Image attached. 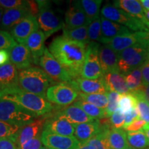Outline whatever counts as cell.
Instances as JSON below:
<instances>
[{
	"mask_svg": "<svg viewBox=\"0 0 149 149\" xmlns=\"http://www.w3.org/2000/svg\"><path fill=\"white\" fill-rule=\"evenodd\" d=\"M100 130V120L83 123L74 126V136L79 143H87Z\"/></svg>",
	"mask_w": 149,
	"mask_h": 149,
	"instance_id": "obj_26",
	"label": "cell"
},
{
	"mask_svg": "<svg viewBox=\"0 0 149 149\" xmlns=\"http://www.w3.org/2000/svg\"><path fill=\"white\" fill-rule=\"evenodd\" d=\"M17 44L10 33L5 31H0V51L8 50Z\"/></svg>",
	"mask_w": 149,
	"mask_h": 149,
	"instance_id": "obj_41",
	"label": "cell"
},
{
	"mask_svg": "<svg viewBox=\"0 0 149 149\" xmlns=\"http://www.w3.org/2000/svg\"><path fill=\"white\" fill-rule=\"evenodd\" d=\"M111 149H126L128 147L127 133L122 128H111L108 133Z\"/></svg>",
	"mask_w": 149,
	"mask_h": 149,
	"instance_id": "obj_31",
	"label": "cell"
},
{
	"mask_svg": "<svg viewBox=\"0 0 149 149\" xmlns=\"http://www.w3.org/2000/svg\"><path fill=\"white\" fill-rule=\"evenodd\" d=\"M79 92L69 83L61 82L50 86L46 98L49 102L59 106H68L77 100Z\"/></svg>",
	"mask_w": 149,
	"mask_h": 149,
	"instance_id": "obj_9",
	"label": "cell"
},
{
	"mask_svg": "<svg viewBox=\"0 0 149 149\" xmlns=\"http://www.w3.org/2000/svg\"><path fill=\"white\" fill-rule=\"evenodd\" d=\"M139 1L144 10H149V0H140Z\"/></svg>",
	"mask_w": 149,
	"mask_h": 149,
	"instance_id": "obj_52",
	"label": "cell"
},
{
	"mask_svg": "<svg viewBox=\"0 0 149 149\" xmlns=\"http://www.w3.org/2000/svg\"><path fill=\"white\" fill-rule=\"evenodd\" d=\"M39 6V13L37 19L39 25L45 35L46 38L63 29L64 20L61 17L51 8V3L48 1H37Z\"/></svg>",
	"mask_w": 149,
	"mask_h": 149,
	"instance_id": "obj_5",
	"label": "cell"
},
{
	"mask_svg": "<svg viewBox=\"0 0 149 149\" xmlns=\"http://www.w3.org/2000/svg\"><path fill=\"white\" fill-rule=\"evenodd\" d=\"M0 6L5 9H29L28 1H23V0H0Z\"/></svg>",
	"mask_w": 149,
	"mask_h": 149,
	"instance_id": "obj_42",
	"label": "cell"
},
{
	"mask_svg": "<svg viewBox=\"0 0 149 149\" xmlns=\"http://www.w3.org/2000/svg\"><path fill=\"white\" fill-rule=\"evenodd\" d=\"M149 58V37L118 53V68L125 74L140 67Z\"/></svg>",
	"mask_w": 149,
	"mask_h": 149,
	"instance_id": "obj_4",
	"label": "cell"
},
{
	"mask_svg": "<svg viewBox=\"0 0 149 149\" xmlns=\"http://www.w3.org/2000/svg\"><path fill=\"white\" fill-rule=\"evenodd\" d=\"M136 98V109L139 114V117L146 122V125H149V104L143 97L140 91L132 93Z\"/></svg>",
	"mask_w": 149,
	"mask_h": 149,
	"instance_id": "obj_36",
	"label": "cell"
},
{
	"mask_svg": "<svg viewBox=\"0 0 149 149\" xmlns=\"http://www.w3.org/2000/svg\"><path fill=\"white\" fill-rule=\"evenodd\" d=\"M3 12H4V10H3V8H1L0 6V28H1V19H2V17Z\"/></svg>",
	"mask_w": 149,
	"mask_h": 149,
	"instance_id": "obj_55",
	"label": "cell"
},
{
	"mask_svg": "<svg viewBox=\"0 0 149 149\" xmlns=\"http://www.w3.org/2000/svg\"><path fill=\"white\" fill-rule=\"evenodd\" d=\"M0 99L14 102L35 117L47 115L53 109L46 98L26 92L19 87L0 91Z\"/></svg>",
	"mask_w": 149,
	"mask_h": 149,
	"instance_id": "obj_2",
	"label": "cell"
},
{
	"mask_svg": "<svg viewBox=\"0 0 149 149\" xmlns=\"http://www.w3.org/2000/svg\"><path fill=\"white\" fill-rule=\"evenodd\" d=\"M69 84L78 92L81 91L85 94H107L108 92L102 77L88 79L80 77L72 80Z\"/></svg>",
	"mask_w": 149,
	"mask_h": 149,
	"instance_id": "obj_15",
	"label": "cell"
},
{
	"mask_svg": "<svg viewBox=\"0 0 149 149\" xmlns=\"http://www.w3.org/2000/svg\"><path fill=\"white\" fill-rule=\"evenodd\" d=\"M42 146V135L28 141L22 146L17 147V149H40Z\"/></svg>",
	"mask_w": 149,
	"mask_h": 149,
	"instance_id": "obj_44",
	"label": "cell"
},
{
	"mask_svg": "<svg viewBox=\"0 0 149 149\" xmlns=\"http://www.w3.org/2000/svg\"><path fill=\"white\" fill-rule=\"evenodd\" d=\"M102 79L107 87V91L116 92L120 95L130 93L124 75L121 73L120 70L104 73L102 76Z\"/></svg>",
	"mask_w": 149,
	"mask_h": 149,
	"instance_id": "obj_19",
	"label": "cell"
},
{
	"mask_svg": "<svg viewBox=\"0 0 149 149\" xmlns=\"http://www.w3.org/2000/svg\"><path fill=\"white\" fill-rule=\"evenodd\" d=\"M100 132L87 142L88 148L89 149H111L108 137V133L111 129L109 121L102 120V122L100 120Z\"/></svg>",
	"mask_w": 149,
	"mask_h": 149,
	"instance_id": "obj_27",
	"label": "cell"
},
{
	"mask_svg": "<svg viewBox=\"0 0 149 149\" xmlns=\"http://www.w3.org/2000/svg\"><path fill=\"white\" fill-rule=\"evenodd\" d=\"M28 3H29L31 15L37 18V15L39 13V6L37 4V1H28Z\"/></svg>",
	"mask_w": 149,
	"mask_h": 149,
	"instance_id": "obj_49",
	"label": "cell"
},
{
	"mask_svg": "<svg viewBox=\"0 0 149 149\" xmlns=\"http://www.w3.org/2000/svg\"><path fill=\"white\" fill-rule=\"evenodd\" d=\"M54 82L44 70L39 67L31 66L19 70V87L26 92L46 98V91L50 87V84Z\"/></svg>",
	"mask_w": 149,
	"mask_h": 149,
	"instance_id": "obj_3",
	"label": "cell"
},
{
	"mask_svg": "<svg viewBox=\"0 0 149 149\" xmlns=\"http://www.w3.org/2000/svg\"><path fill=\"white\" fill-rule=\"evenodd\" d=\"M99 59L103 74L109 72L119 70L118 53L107 44L100 46Z\"/></svg>",
	"mask_w": 149,
	"mask_h": 149,
	"instance_id": "obj_20",
	"label": "cell"
},
{
	"mask_svg": "<svg viewBox=\"0 0 149 149\" xmlns=\"http://www.w3.org/2000/svg\"><path fill=\"white\" fill-rule=\"evenodd\" d=\"M144 13H145V16H146V19L148 20V22H149V10H144Z\"/></svg>",
	"mask_w": 149,
	"mask_h": 149,
	"instance_id": "obj_56",
	"label": "cell"
},
{
	"mask_svg": "<svg viewBox=\"0 0 149 149\" xmlns=\"http://www.w3.org/2000/svg\"><path fill=\"white\" fill-rule=\"evenodd\" d=\"M126 149H133V148H130V147H129V146H128V148H126Z\"/></svg>",
	"mask_w": 149,
	"mask_h": 149,
	"instance_id": "obj_58",
	"label": "cell"
},
{
	"mask_svg": "<svg viewBox=\"0 0 149 149\" xmlns=\"http://www.w3.org/2000/svg\"><path fill=\"white\" fill-rule=\"evenodd\" d=\"M148 149H149V148H148Z\"/></svg>",
	"mask_w": 149,
	"mask_h": 149,
	"instance_id": "obj_59",
	"label": "cell"
},
{
	"mask_svg": "<svg viewBox=\"0 0 149 149\" xmlns=\"http://www.w3.org/2000/svg\"><path fill=\"white\" fill-rule=\"evenodd\" d=\"M102 0H79L74 1L72 4L82 10L90 22L100 17Z\"/></svg>",
	"mask_w": 149,
	"mask_h": 149,
	"instance_id": "obj_29",
	"label": "cell"
},
{
	"mask_svg": "<svg viewBox=\"0 0 149 149\" xmlns=\"http://www.w3.org/2000/svg\"><path fill=\"white\" fill-rule=\"evenodd\" d=\"M64 20L65 25L72 29L88 26L91 23L84 13L72 4L65 13Z\"/></svg>",
	"mask_w": 149,
	"mask_h": 149,
	"instance_id": "obj_28",
	"label": "cell"
},
{
	"mask_svg": "<svg viewBox=\"0 0 149 149\" xmlns=\"http://www.w3.org/2000/svg\"><path fill=\"white\" fill-rule=\"evenodd\" d=\"M73 105L77 106L80 109H82L89 117H91L93 120H100L102 119L107 118L105 110L97 107L96 106L83 101V100L77 99L73 103Z\"/></svg>",
	"mask_w": 149,
	"mask_h": 149,
	"instance_id": "obj_34",
	"label": "cell"
},
{
	"mask_svg": "<svg viewBox=\"0 0 149 149\" xmlns=\"http://www.w3.org/2000/svg\"><path fill=\"white\" fill-rule=\"evenodd\" d=\"M88 38L91 42H100L102 39V26L100 17L91 22L88 26Z\"/></svg>",
	"mask_w": 149,
	"mask_h": 149,
	"instance_id": "obj_39",
	"label": "cell"
},
{
	"mask_svg": "<svg viewBox=\"0 0 149 149\" xmlns=\"http://www.w3.org/2000/svg\"><path fill=\"white\" fill-rule=\"evenodd\" d=\"M143 130H144L145 134H146L147 138H148V141H149V125L145 126L144 128H143Z\"/></svg>",
	"mask_w": 149,
	"mask_h": 149,
	"instance_id": "obj_54",
	"label": "cell"
},
{
	"mask_svg": "<svg viewBox=\"0 0 149 149\" xmlns=\"http://www.w3.org/2000/svg\"><path fill=\"white\" fill-rule=\"evenodd\" d=\"M140 92L142 94V96L144 98V100L149 104V84L146 86L143 85L142 89H141Z\"/></svg>",
	"mask_w": 149,
	"mask_h": 149,
	"instance_id": "obj_51",
	"label": "cell"
},
{
	"mask_svg": "<svg viewBox=\"0 0 149 149\" xmlns=\"http://www.w3.org/2000/svg\"><path fill=\"white\" fill-rule=\"evenodd\" d=\"M136 108V98L132 93L120 95L118 102V109L124 114Z\"/></svg>",
	"mask_w": 149,
	"mask_h": 149,
	"instance_id": "obj_38",
	"label": "cell"
},
{
	"mask_svg": "<svg viewBox=\"0 0 149 149\" xmlns=\"http://www.w3.org/2000/svg\"><path fill=\"white\" fill-rule=\"evenodd\" d=\"M20 128L0 120V139H9L15 143Z\"/></svg>",
	"mask_w": 149,
	"mask_h": 149,
	"instance_id": "obj_37",
	"label": "cell"
},
{
	"mask_svg": "<svg viewBox=\"0 0 149 149\" xmlns=\"http://www.w3.org/2000/svg\"><path fill=\"white\" fill-rule=\"evenodd\" d=\"M17 68L10 61L0 66V91L19 87Z\"/></svg>",
	"mask_w": 149,
	"mask_h": 149,
	"instance_id": "obj_23",
	"label": "cell"
},
{
	"mask_svg": "<svg viewBox=\"0 0 149 149\" xmlns=\"http://www.w3.org/2000/svg\"><path fill=\"white\" fill-rule=\"evenodd\" d=\"M39 28L40 25L37 18L30 15L13 28L10 33L17 42L25 45L30 35L39 31Z\"/></svg>",
	"mask_w": 149,
	"mask_h": 149,
	"instance_id": "obj_11",
	"label": "cell"
},
{
	"mask_svg": "<svg viewBox=\"0 0 149 149\" xmlns=\"http://www.w3.org/2000/svg\"><path fill=\"white\" fill-rule=\"evenodd\" d=\"M0 149H17L15 143L9 139H0Z\"/></svg>",
	"mask_w": 149,
	"mask_h": 149,
	"instance_id": "obj_48",
	"label": "cell"
},
{
	"mask_svg": "<svg viewBox=\"0 0 149 149\" xmlns=\"http://www.w3.org/2000/svg\"><path fill=\"white\" fill-rule=\"evenodd\" d=\"M77 99L93 104L97 107L104 110L108 105L107 94H85V93H79Z\"/></svg>",
	"mask_w": 149,
	"mask_h": 149,
	"instance_id": "obj_35",
	"label": "cell"
},
{
	"mask_svg": "<svg viewBox=\"0 0 149 149\" xmlns=\"http://www.w3.org/2000/svg\"><path fill=\"white\" fill-rule=\"evenodd\" d=\"M39 64L48 77L53 81L54 80V81L70 83L73 80L68 71L53 57L48 48H46L44 54L40 57Z\"/></svg>",
	"mask_w": 149,
	"mask_h": 149,
	"instance_id": "obj_8",
	"label": "cell"
},
{
	"mask_svg": "<svg viewBox=\"0 0 149 149\" xmlns=\"http://www.w3.org/2000/svg\"><path fill=\"white\" fill-rule=\"evenodd\" d=\"M107 95L108 97V105L105 109V113L107 118H108L118 110V102L120 94L116 92L108 91Z\"/></svg>",
	"mask_w": 149,
	"mask_h": 149,
	"instance_id": "obj_40",
	"label": "cell"
},
{
	"mask_svg": "<svg viewBox=\"0 0 149 149\" xmlns=\"http://www.w3.org/2000/svg\"><path fill=\"white\" fill-rule=\"evenodd\" d=\"M46 39L44 33L39 30L30 35L26 42L25 45L31 53L35 64H39L40 57L44 53Z\"/></svg>",
	"mask_w": 149,
	"mask_h": 149,
	"instance_id": "obj_24",
	"label": "cell"
},
{
	"mask_svg": "<svg viewBox=\"0 0 149 149\" xmlns=\"http://www.w3.org/2000/svg\"><path fill=\"white\" fill-rule=\"evenodd\" d=\"M101 16L110 21L124 26L134 32H149V29L138 19L133 17L125 11L111 3H106L101 9Z\"/></svg>",
	"mask_w": 149,
	"mask_h": 149,
	"instance_id": "obj_6",
	"label": "cell"
},
{
	"mask_svg": "<svg viewBox=\"0 0 149 149\" xmlns=\"http://www.w3.org/2000/svg\"><path fill=\"white\" fill-rule=\"evenodd\" d=\"M87 46L83 43L60 36L53 40L48 50L74 79L81 75Z\"/></svg>",
	"mask_w": 149,
	"mask_h": 149,
	"instance_id": "obj_1",
	"label": "cell"
},
{
	"mask_svg": "<svg viewBox=\"0 0 149 149\" xmlns=\"http://www.w3.org/2000/svg\"><path fill=\"white\" fill-rule=\"evenodd\" d=\"M139 118V114L136 108L132 109L131 111H130L128 113H126L124 114V129L126 127L129 125L130 124H131L134 120H135L136 119Z\"/></svg>",
	"mask_w": 149,
	"mask_h": 149,
	"instance_id": "obj_46",
	"label": "cell"
},
{
	"mask_svg": "<svg viewBox=\"0 0 149 149\" xmlns=\"http://www.w3.org/2000/svg\"><path fill=\"white\" fill-rule=\"evenodd\" d=\"M109 123L111 128L119 129L124 128V114L118 109L109 117Z\"/></svg>",
	"mask_w": 149,
	"mask_h": 149,
	"instance_id": "obj_43",
	"label": "cell"
},
{
	"mask_svg": "<svg viewBox=\"0 0 149 149\" xmlns=\"http://www.w3.org/2000/svg\"><path fill=\"white\" fill-rule=\"evenodd\" d=\"M54 116L64 118L74 126L95 120L89 117L82 109L74 105L59 109L54 113Z\"/></svg>",
	"mask_w": 149,
	"mask_h": 149,
	"instance_id": "obj_17",
	"label": "cell"
},
{
	"mask_svg": "<svg viewBox=\"0 0 149 149\" xmlns=\"http://www.w3.org/2000/svg\"><path fill=\"white\" fill-rule=\"evenodd\" d=\"M35 117L17 104L0 99V120L22 127L34 120Z\"/></svg>",
	"mask_w": 149,
	"mask_h": 149,
	"instance_id": "obj_7",
	"label": "cell"
},
{
	"mask_svg": "<svg viewBox=\"0 0 149 149\" xmlns=\"http://www.w3.org/2000/svg\"><path fill=\"white\" fill-rule=\"evenodd\" d=\"M42 144L49 149H74L79 142L75 137H66L43 130Z\"/></svg>",
	"mask_w": 149,
	"mask_h": 149,
	"instance_id": "obj_12",
	"label": "cell"
},
{
	"mask_svg": "<svg viewBox=\"0 0 149 149\" xmlns=\"http://www.w3.org/2000/svg\"><path fill=\"white\" fill-rule=\"evenodd\" d=\"M8 53L10 61L19 70L29 68L34 64L31 53L26 45L16 44L8 50Z\"/></svg>",
	"mask_w": 149,
	"mask_h": 149,
	"instance_id": "obj_16",
	"label": "cell"
},
{
	"mask_svg": "<svg viewBox=\"0 0 149 149\" xmlns=\"http://www.w3.org/2000/svg\"><path fill=\"white\" fill-rule=\"evenodd\" d=\"M100 46L98 43L91 42L87 46L86 57L81 71V77L88 79H97L103 76V71L99 59Z\"/></svg>",
	"mask_w": 149,
	"mask_h": 149,
	"instance_id": "obj_10",
	"label": "cell"
},
{
	"mask_svg": "<svg viewBox=\"0 0 149 149\" xmlns=\"http://www.w3.org/2000/svg\"><path fill=\"white\" fill-rule=\"evenodd\" d=\"M124 75L130 93H134L141 91L143 83L140 67L128 72Z\"/></svg>",
	"mask_w": 149,
	"mask_h": 149,
	"instance_id": "obj_32",
	"label": "cell"
},
{
	"mask_svg": "<svg viewBox=\"0 0 149 149\" xmlns=\"http://www.w3.org/2000/svg\"><path fill=\"white\" fill-rule=\"evenodd\" d=\"M142 83L144 86L149 84V58L140 66Z\"/></svg>",
	"mask_w": 149,
	"mask_h": 149,
	"instance_id": "obj_47",
	"label": "cell"
},
{
	"mask_svg": "<svg viewBox=\"0 0 149 149\" xmlns=\"http://www.w3.org/2000/svg\"><path fill=\"white\" fill-rule=\"evenodd\" d=\"M113 5L133 17L138 19L149 29V22L145 16L144 8L138 0H117L113 1Z\"/></svg>",
	"mask_w": 149,
	"mask_h": 149,
	"instance_id": "obj_22",
	"label": "cell"
},
{
	"mask_svg": "<svg viewBox=\"0 0 149 149\" xmlns=\"http://www.w3.org/2000/svg\"><path fill=\"white\" fill-rule=\"evenodd\" d=\"M40 149H49V148H46V147H42V148H41Z\"/></svg>",
	"mask_w": 149,
	"mask_h": 149,
	"instance_id": "obj_57",
	"label": "cell"
},
{
	"mask_svg": "<svg viewBox=\"0 0 149 149\" xmlns=\"http://www.w3.org/2000/svg\"><path fill=\"white\" fill-rule=\"evenodd\" d=\"M128 146L133 149H148L149 141L143 130L137 132H128Z\"/></svg>",
	"mask_w": 149,
	"mask_h": 149,
	"instance_id": "obj_33",
	"label": "cell"
},
{
	"mask_svg": "<svg viewBox=\"0 0 149 149\" xmlns=\"http://www.w3.org/2000/svg\"><path fill=\"white\" fill-rule=\"evenodd\" d=\"M100 18L102 26V39L100 42L103 44H108L112 39L118 35L133 32L127 27L110 21L102 16H100Z\"/></svg>",
	"mask_w": 149,
	"mask_h": 149,
	"instance_id": "obj_21",
	"label": "cell"
},
{
	"mask_svg": "<svg viewBox=\"0 0 149 149\" xmlns=\"http://www.w3.org/2000/svg\"><path fill=\"white\" fill-rule=\"evenodd\" d=\"M74 149H89L87 143H79Z\"/></svg>",
	"mask_w": 149,
	"mask_h": 149,
	"instance_id": "obj_53",
	"label": "cell"
},
{
	"mask_svg": "<svg viewBox=\"0 0 149 149\" xmlns=\"http://www.w3.org/2000/svg\"><path fill=\"white\" fill-rule=\"evenodd\" d=\"M31 15L29 8L5 9L1 19V29L10 31L24 18Z\"/></svg>",
	"mask_w": 149,
	"mask_h": 149,
	"instance_id": "obj_25",
	"label": "cell"
},
{
	"mask_svg": "<svg viewBox=\"0 0 149 149\" xmlns=\"http://www.w3.org/2000/svg\"><path fill=\"white\" fill-rule=\"evenodd\" d=\"M44 130L57 135L71 137L74 134V125L64 118L53 115L51 118H46Z\"/></svg>",
	"mask_w": 149,
	"mask_h": 149,
	"instance_id": "obj_18",
	"label": "cell"
},
{
	"mask_svg": "<svg viewBox=\"0 0 149 149\" xmlns=\"http://www.w3.org/2000/svg\"><path fill=\"white\" fill-rule=\"evenodd\" d=\"M46 118L47 117L45 116L42 118L36 119L32 122L20 128L15 141L16 147L22 146L28 141L42 135Z\"/></svg>",
	"mask_w": 149,
	"mask_h": 149,
	"instance_id": "obj_14",
	"label": "cell"
},
{
	"mask_svg": "<svg viewBox=\"0 0 149 149\" xmlns=\"http://www.w3.org/2000/svg\"><path fill=\"white\" fill-rule=\"evenodd\" d=\"M88 26H84L72 29L64 24L63 27L62 36L70 40L83 43L88 46L91 43L88 35Z\"/></svg>",
	"mask_w": 149,
	"mask_h": 149,
	"instance_id": "obj_30",
	"label": "cell"
},
{
	"mask_svg": "<svg viewBox=\"0 0 149 149\" xmlns=\"http://www.w3.org/2000/svg\"><path fill=\"white\" fill-rule=\"evenodd\" d=\"M10 61V56L8 50H1L0 51V66H3Z\"/></svg>",
	"mask_w": 149,
	"mask_h": 149,
	"instance_id": "obj_50",
	"label": "cell"
},
{
	"mask_svg": "<svg viewBox=\"0 0 149 149\" xmlns=\"http://www.w3.org/2000/svg\"><path fill=\"white\" fill-rule=\"evenodd\" d=\"M145 126H146V122L140 118H137L131 124H130L127 127L124 128V130L128 132H137L143 130Z\"/></svg>",
	"mask_w": 149,
	"mask_h": 149,
	"instance_id": "obj_45",
	"label": "cell"
},
{
	"mask_svg": "<svg viewBox=\"0 0 149 149\" xmlns=\"http://www.w3.org/2000/svg\"><path fill=\"white\" fill-rule=\"evenodd\" d=\"M148 37L149 32H131L114 37L110 41L107 45H109L116 53H119Z\"/></svg>",
	"mask_w": 149,
	"mask_h": 149,
	"instance_id": "obj_13",
	"label": "cell"
}]
</instances>
